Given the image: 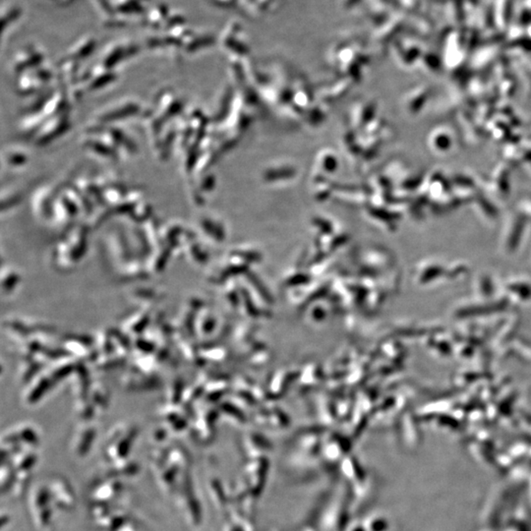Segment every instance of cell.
<instances>
[{"instance_id":"cell-1","label":"cell","mask_w":531,"mask_h":531,"mask_svg":"<svg viewBox=\"0 0 531 531\" xmlns=\"http://www.w3.org/2000/svg\"><path fill=\"white\" fill-rule=\"evenodd\" d=\"M21 11L19 8L12 9L8 12L6 16L2 18V28L6 29V26L11 25L12 22L16 20L20 16Z\"/></svg>"},{"instance_id":"cell-2","label":"cell","mask_w":531,"mask_h":531,"mask_svg":"<svg viewBox=\"0 0 531 531\" xmlns=\"http://www.w3.org/2000/svg\"><path fill=\"white\" fill-rule=\"evenodd\" d=\"M98 2H99L100 6L102 7V11H105L107 15L114 16L116 12H114V8L112 6L109 0H98Z\"/></svg>"},{"instance_id":"cell-3","label":"cell","mask_w":531,"mask_h":531,"mask_svg":"<svg viewBox=\"0 0 531 531\" xmlns=\"http://www.w3.org/2000/svg\"><path fill=\"white\" fill-rule=\"evenodd\" d=\"M359 0H344V7H347V8H351V7L356 6L357 2H358Z\"/></svg>"}]
</instances>
